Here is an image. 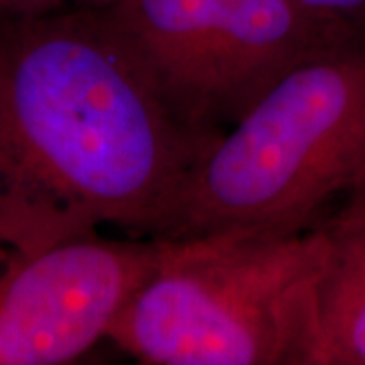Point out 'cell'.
I'll return each instance as SVG.
<instances>
[{"label":"cell","instance_id":"1","mask_svg":"<svg viewBox=\"0 0 365 365\" xmlns=\"http://www.w3.org/2000/svg\"><path fill=\"white\" fill-rule=\"evenodd\" d=\"M220 138L170 112L104 6L0 11V252L160 237Z\"/></svg>","mask_w":365,"mask_h":365},{"label":"cell","instance_id":"2","mask_svg":"<svg viewBox=\"0 0 365 365\" xmlns=\"http://www.w3.org/2000/svg\"><path fill=\"white\" fill-rule=\"evenodd\" d=\"M365 187V35L304 59L223 132L160 237L299 230Z\"/></svg>","mask_w":365,"mask_h":365},{"label":"cell","instance_id":"3","mask_svg":"<svg viewBox=\"0 0 365 365\" xmlns=\"http://www.w3.org/2000/svg\"><path fill=\"white\" fill-rule=\"evenodd\" d=\"M108 341L144 365H307L319 223L158 237Z\"/></svg>","mask_w":365,"mask_h":365},{"label":"cell","instance_id":"4","mask_svg":"<svg viewBox=\"0 0 365 365\" xmlns=\"http://www.w3.org/2000/svg\"><path fill=\"white\" fill-rule=\"evenodd\" d=\"M104 9L170 112L211 136L304 59L345 43L300 0H114Z\"/></svg>","mask_w":365,"mask_h":365},{"label":"cell","instance_id":"5","mask_svg":"<svg viewBox=\"0 0 365 365\" xmlns=\"http://www.w3.org/2000/svg\"><path fill=\"white\" fill-rule=\"evenodd\" d=\"M158 237L83 235L19 256L0 252V365L76 361L153 272Z\"/></svg>","mask_w":365,"mask_h":365},{"label":"cell","instance_id":"6","mask_svg":"<svg viewBox=\"0 0 365 365\" xmlns=\"http://www.w3.org/2000/svg\"><path fill=\"white\" fill-rule=\"evenodd\" d=\"M319 230L307 365H365V187L341 199Z\"/></svg>","mask_w":365,"mask_h":365},{"label":"cell","instance_id":"7","mask_svg":"<svg viewBox=\"0 0 365 365\" xmlns=\"http://www.w3.org/2000/svg\"><path fill=\"white\" fill-rule=\"evenodd\" d=\"M300 4L341 41L365 35V0H300Z\"/></svg>","mask_w":365,"mask_h":365},{"label":"cell","instance_id":"8","mask_svg":"<svg viewBox=\"0 0 365 365\" xmlns=\"http://www.w3.org/2000/svg\"><path fill=\"white\" fill-rule=\"evenodd\" d=\"M86 0H0V11L19 14L49 13L57 9H66L71 4H83Z\"/></svg>","mask_w":365,"mask_h":365},{"label":"cell","instance_id":"9","mask_svg":"<svg viewBox=\"0 0 365 365\" xmlns=\"http://www.w3.org/2000/svg\"><path fill=\"white\" fill-rule=\"evenodd\" d=\"M110 2H114V0H86L83 4H93V6H106V4H110Z\"/></svg>","mask_w":365,"mask_h":365}]
</instances>
